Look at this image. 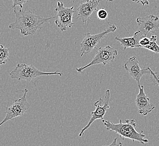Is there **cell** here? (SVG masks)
Returning a JSON list of instances; mask_svg holds the SVG:
<instances>
[{
    "mask_svg": "<svg viewBox=\"0 0 159 146\" xmlns=\"http://www.w3.org/2000/svg\"><path fill=\"white\" fill-rule=\"evenodd\" d=\"M16 14V21L10 24L9 26L11 29H19L20 33L23 36L34 35L39 29L42 28L43 25L52 19L56 18L55 16L50 18H43L31 12L30 10L23 11L20 9L16 11L14 8Z\"/></svg>",
    "mask_w": 159,
    "mask_h": 146,
    "instance_id": "cell-1",
    "label": "cell"
},
{
    "mask_svg": "<svg viewBox=\"0 0 159 146\" xmlns=\"http://www.w3.org/2000/svg\"><path fill=\"white\" fill-rule=\"evenodd\" d=\"M122 120L120 119L119 123L114 124L110 120H102V122L106 126L107 131H115L123 140L125 138H128L133 140V142L138 141L143 144L149 142L146 138V135L144 134L143 131L138 132L136 131L137 123L134 119H127L125 120V123H122Z\"/></svg>",
    "mask_w": 159,
    "mask_h": 146,
    "instance_id": "cell-2",
    "label": "cell"
},
{
    "mask_svg": "<svg viewBox=\"0 0 159 146\" xmlns=\"http://www.w3.org/2000/svg\"><path fill=\"white\" fill-rule=\"evenodd\" d=\"M10 76L11 79H17L18 80H25L30 82L32 80L39 76L43 75H58L61 76L63 74L60 72H43L39 70L32 64L28 65L27 64H17L16 68L10 73Z\"/></svg>",
    "mask_w": 159,
    "mask_h": 146,
    "instance_id": "cell-3",
    "label": "cell"
},
{
    "mask_svg": "<svg viewBox=\"0 0 159 146\" xmlns=\"http://www.w3.org/2000/svg\"><path fill=\"white\" fill-rule=\"evenodd\" d=\"M108 24L110 25L109 27L100 33L96 34H91L89 33H86L85 38L83 39V41L80 44L81 57L84 55L88 54L92 52L108 34L113 32L116 30L117 27L115 25L110 24V23Z\"/></svg>",
    "mask_w": 159,
    "mask_h": 146,
    "instance_id": "cell-4",
    "label": "cell"
},
{
    "mask_svg": "<svg viewBox=\"0 0 159 146\" xmlns=\"http://www.w3.org/2000/svg\"><path fill=\"white\" fill-rule=\"evenodd\" d=\"M74 6L66 7L63 2L60 1L57 2V6L55 7L57 15L55 24L61 32L66 31L67 28H70L74 25L73 15L77 13V11H74Z\"/></svg>",
    "mask_w": 159,
    "mask_h": 146,
    "instance_id": "cell-5",
    "label": "cell"
},
{
    "mask_svg": "<svg viewBox=\"0 0 159 146\" xmlns=\"http://www.w3.org/2000/svg\"><path fill=\"white\" fill-rule=\"evenodd\" d=\"M27 89L24 90V94L21 97L14 100L11 106L6 107V116L3 121L1 122L0 126H2L9 120L16 118L17 117L21 116L27 113L30 107V104L28 103L27 100Z\"/></svg>",
    "mask_w": 159,
    "mask_h": 146,
    "instance_id": "cell-6",
    "label": "cell"
},
{
    "mask_svg": "<svg viewBox=\"0 0 159 146\" xmlns=\"http://www.w3.org/2000/svg\"><path fill=\"white\" fill-rule=\"evenodd\" d=\"M111 101L112 99L111 98L110 90L107 89L105 93L104 100L101 98L94 104V106L95 107V111L92 112V117L90 119L88 124L80 131V133L79 134L80 137L83 135L84 132L88 128L90 127L92 124L95 122L96 120H103V117L107 112V110L110 108V104Z\"/></svg>",
    "mask_w": 159,
    "mask_h": 146,
    "instance_id": "cell-7",
    "label": "cell"
},
{
    "mask_svg": "<svg viewBox=\"0 0 159 146\" xmlns=\"http://www.w3.org/2000/svg\"><path fill=\"white\" fill-rule=\"evenodd\" d=\"M117 55V51L111 46L107 45L103 47H101L98 49V51L92 61L85 67L76 69L77 71L79 73H81L85 69L92 65L101 64L106 65L111 63L114 61Z\"/></svg>",
    "mask_w": 159,
    "mask_h": 146,
    "instance_id": "cell-8",
    "label": "cell"
},
{
    "mask_svg": "<svg viewBox=\"0 0 159 146\" xmlns=\"http://www.w3.org/2000/svg\"><path fill=\"white\" fill-rule=\"evenodd\" d=\"M124 67L130 76L137 82L138 87L141 85L140 84V80L143 75L151 73L150 67H147L143 69L141 68L138 58L135 56L129 58L128 60L124 64Z\"/></svg>",
    "mask_w": 159,
    "mask_h": 146,
    "instance_id": "cell-9",
    "label": "cell"
},
{
    "mask_svg": "<svg viewBox=\"0 0 159 146\" xmlns=\"http://www.w3.org/2000/svg\"><path fill=\"white\" fill-rule=\"evenodd\" d=\"M99 5L100 0H86L85 2L80 4L77 8V18L82 21L83 24L88 27L92 13L97 10Z\"/></svg>",
    "mask_w": 159,
    "mask_h": 146,
    "instance_id": "cell-10",
    "label": "cell"
},
{
    "mask_svg": "<svg viewBox=\"0 0 159 146\" xmlns=\"http://www.w3.org/2000/svg\"><path fill=\"white\" fill-rule=\"evenodd\" d=\"M159 17L152 14L142 18H138L136 21L142 34L144 36H147L159 29Z\"/></svg>",
    "mask_w": 159,
    "mask_h": 146,
    "instance_id": "cell-11",
    "label": "cell"
},
{
    "mask_svg": "<svg viewBox=\"0 0 159 146\" xmlns=\"http://www.w3.org/2000/svg\"><path fill=\"white\" fill-rule=\"evenodd\" d=\"M139 92L135 99V104L138 109V112L144 116L152 112L155 108V106L151 104L150 98L148 97L144 91L143 85L139 86Z\"/></svg>",
    "mask_w": 159,
    "mask_h": 146,
    "instance_id": "cell-12",
    "label": "cell"
},
{
    "mask_svg": "<svg viewBox=\"0 0 159 146\" xmlns=\"http://www.w3.org/2000/svg\"><path fill=\"white\" fill-rule=\"evenodd\" d=\"M143 35L140 30L136 32L133 36L130 37H123L121 38L119 36L115 37V40L119 42L121 45L125 50L128 48H136L138 47L139 43V41L143 38Z\"/></svg>",
    "mask_w": 159,
    "mask_h": 146,
    "instance_id": "cell-13",
    "label": "cell"
},
{
    "mask_svg": "<svg viewBox=\"0 0 159 146\" xmlns=\"http://www.w3.org/2000/svg\"><path fill=\"white\" fill-rule=\"evenodd\" d=\"M9 57V49L2 45H0V65L6 64Z\"/></svg>",
    "mask_w": 159,
    "mask_h": 146,
    "instance_id": "cell-14",
    "label": "cell"
},
{
    "mask_svg": "<svg viewBox=\"0 0 159 146\" xmlns=\"http://www.w3.org/2000/svg\"><path fill=\"white\" fill-rule=\"evenodd\" d=\"M151 42L148 45L144 46V49H148L151 51L155 52L156 54H159V45H158L156 43L157 40V36H152L150 38Z\"/></svg>",
    "mask_w": 159,
    "mask_h": 146,
    "instance_id": "cell-15",
    "label": "cell"
},
{
    "mask_svg": "<svg viewBox=\"0 0 159 146\" xmlns=\"http://www.w3.org/2000/svg\"><path fill=\"white\" fill-rule=\"evenodd\" d=\"M97 15L98 19L104 20L107 19L108 16V14L107 11L104 9V8H102L101 9L97 10Z\"/></svg>",
    "mask_w": 159,
    "mask_h": 146,
    "instance_id": "cell-16",
    "label": "cell"
},
{
    "mask_svg": "<svg viewBox=\"0 0 159 146\" xmlns=\"http://www.w3.org/2000/svg\"><path fill=\"white\" fill-rule=\"evenodd\" d=\"M11 1H12L13 5L12 7L10 8V9H12L13 8H16V6H20V9H22L23 7V5L28 1V0H11Z\"/></svg>",
    "mask_w": 159,
    "mask_h": 146,
    "instance_id": "cell-17",
    "label": "cell"
},
{
    "mask_svg": "<svg viewBox=\"0 0 159 146\" xmlns=\"http://www.w3.org/2000/svg\"><path fill=\"white\" fill-rule=\"evenodd\" d=\"M151 42L150 38H148L147 36H143L142 38L139 41V43L137 47H142L143 48L144 46H147Z\"/></svg>",
    "mask_w": 159,
    "mask_h": 146,
    "instance_id": "cell-18",
    "label": "cell"
},
{
    "mask_svg": "<svg viewBox=\"0 0 159 146\" xmlns=\"http://www.w3.org/2000/svg\"><path fill=\"white\" fill-rule=\"evenodd\" d=\"M151 71V74L152 75V80L153 82L155 84L158 85L159 87V75L156 73V72H154L151 69L150 70Z\"/></svg>",
    "mask_w": 159,
    "mask_h": 146,
    "instance_id": "cell-19",
    "label": "cell"
},
{
    "mask_svg": "<svg viewBox=\"0 0 159 146\" xmlns=\"http://www.w3.org/2000/svg\"><path fill=\"white\" fill-rule=\"evenodd\" d=\"M122 146V144L121 142H117V137H116L111 144L108 146Z\"/></svg>",
    "mask_w": 159,
    "mask_h": 146,
    "instance_id": "cell-20",
    "label": "cell"
},
{
    "mask_svg": "<svg viewBox=\"0 0 159 146\" xmlns=\"http://www.w3.org/2000/svg\"><path fill=\"white\" fill-rule=\"evenodd\" d=\"M133 2H135L136 3H139V2H141L142 5L144 6L145 5H149V2H148V0H132Z\"/></svg>",
    "mask_w": 159,
    "mask_h": 146,
    "instance_id": "cell-21",
    "label": "cell"
},
{
    "mask_svg": "<svg viewBox=\"0 0 159 146\" xmlns=\"http://www.w3.org/2000/svg\"><path fill=\"white\" fill-rule=\"evenodd\" d=\"M104 1H106L107 2H113V1H114V0H104Z\"/></svg>",
    "mask_w": 159,
    "mask_h": 146,
    "instance_id": "cell-22",
    "label": "cell"
},
{
    "mask_svg": "<svg viewBox=\"0 0 159 146\" xmlns=\"http://www.w3.org/2000/svg\"><path fill=\"white\" fill-rule=\"evenodd\" d=\"M75 0H73V2H75Z\"/></svg>",
    "mask_w": 159,
    "mask_h": 146,
    "instance_id": "cell-23",
    "label": "cell"
}]
</instances>
